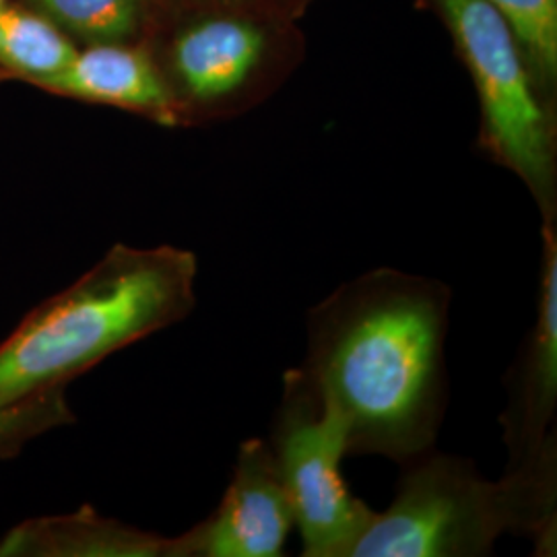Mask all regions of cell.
Segmentation results:
<instances>
[{"label": "cell", "instance_id": "cell-1", "mask_svg": "<svg viewBox=\"0 0 557 557\" xmlns=\"http://www.w3.org/2000/svg\"><path fill=\"white\" fill-rule=\"evenodd\" d=\"M450 292L432 278L376 269L310 312L301 386L343 423L349 455L407 465L432 450L446 405Z\"/></svg>", "mask_w": 557, "mask_h": 557}, {"label": "cell", "instance_id": "cell-2", "mask_svg": "<svg viewBox=\"0 0 557 557\" xmlns=\"http://www.w3.org/2000/svg\"><path fill=\"white\" fill-rule=\"evenodd\" d=\"M197 275L190 250L112 246L0 343V407L66 388L112 354L186 319Z\"/></svg>", "mask_w": 557, "mask_h": 557}, {"label": "cell", "instance_id": "cell-3", "mask_svg": "<svg viewBox=\"0 0 557 557\" xmlns=\"http://www.w3.org/2000/svg\"><path fill=\"white\" fill-rule=\"evenodd\" d=\"M407 467L393 504L374 512L351 557L487 556L506 533L556 554V450L510 465L499 481L432 450Z\"/></svg>", "mask_w": 557, "mask_h": 557}, {"label": "cell", "instance_id": "cell-4", "mask_svg": "<svg viewBox=\"0 0 557 557\" xmlns=\"http://www.w3.org/2000/svg\"><path fill=\"white\" fill-rule=\"evenodd\" d=\"M478 87L483 140L556 220L554 126L508 23L487 0H436Z\"/></svg>", "mask_w": 557, "mask_h": 557}, {"label": "cell", "instance_id": "cell-5", "mask_svg": "<svg viewBox=\"0 0 557 557\" xmlns=\"http://www.w3.org/2000/svg\"><path fill=\"white\" fill-rule=\"evenodd\" d=\"M273 455L294 506L306 557H351L374 510L351 494L341 462L349 455L341 419L312 397L294 372L273 438Z\"/></svg>", "mask_w": 557, "mask_h": 557}, {"label": "cell", "instance_id": "cell-6", "mask_svg": "<svg viewBox=\"0 0 557 557\" xmlns=\"http://www.w3.org/2000/svg\"><path fill=\"white\" fill-rule=\"evenodd\" d=\"M294 529V506L271 444L246 440L220 506L170 539L168 557H278Z\"/></svg>", "mask_w": 557, "mask_h": 557}, {"label": "cell", "instance_id": "cell-7", "mask_svg": "<svg viewBox=\"0 0 557 557\" xmlns=\"http://www.w3.org/2000/svg\"><path fill=\"white\" fill-rule=\"evenodd\" d=\"M543 255L537 319L517 361L512 397L502 416L510 465H520L556 450L549 436L557 405V230L543 221Z\"/></svg>", "mask_w": 557, "mask_h": 557}, {"label": "cell", "instance_id": "cell-8", "mask_svg": "<svg viewBox=\"0 0 557 557\" xmlns=\"http://www.w3.org/2000/svg\"><path fill=\"white\" fill-rule=\"evenodd\" d=\"M40 87L71 96L147 114L165 124L180 120V106L153 62L139 50L120 44H94L77 52L71 64L44 81Z\"/></svg>", "mask_w": 557, "mask_h": 557}, {"label": "cell", "instance_id": "cell-9", "mask_svg": "<svg viewBox=\"0 0 557 557\" xmlns=\"http://www.w3.org/2000/svg\"><path fill=\"white\" fill-rule=\"evenodd\" d=\"M170 537L140 531L83 506L23 520L0 539V557H168Z\"/></svg>", "mask_w": 557, "mask_h": 557}, {"label": "cell", "instance_id": "cell-10", "mask_svg": "<svg viewBox=\"0 0 557 557\" xmlns=\"http://www.w3.org/2000/svg\"><path fill=\"white\" fill-rule=\"evenodd\" d=\"M262 50L264 36L248 21H202L176 40L174 69L188 100L218 103L244 87Z\"/></svg>", "mask_w": 557, "mask_h": 557}, {"label": "cell", "instance_id": "cell-11", "mask_svg": "<svg viewBox=\"0 0 557 557\" xmlns=\"http://www.w3.org/2000/svg\"><path fill=\"white\" fill-rule=\"evenodd\" d=\"M77 50L52 21L0 4V64L41 85L62 73Z\"/></svg>", "mask_w": 557, "mask_h": 557}, {"label": "cell", "instance_id": "cell-12", "mask_svg": "<svg viewBox=\"0 0 557 557\" xmlns=\"http://www.w3.org/2000/svg\"><path fill=\"white\" fill-rule=\"evenodd\" d=\"M46 20L91 44H120L139 27L143 0H34Z\"/></svg>", "mask_w": 557, "mask_h": 557}, {"label": "cell", "instance_id": "cell-13", "mask_svg": "<svg viewBox=\"0 0 557 557\" xmlns=\"http://www.w3.org/2000/svg\"><path fill=\"white\" fill-rule=\"evenodd\" d=\"M512 29L527 66L543 85L557 73V0H487Z\"/></svg>", "mask_w": 557, "mask_h": 557}, {"label": "cell", "instance_id": "cell-14", "mask_svg": "<svg viewBox=\"0 0 557 557\" xmlns=\"http://www.w3.org/2000/svg\"><path fill=\"white\" fill-rule=\"evenodd\" d=\"M69 421H73V411L64 388L0 407V458L15 457L27 442Z\"/></svg>", "mask_w": 557, "mask_h": 557}, {"label": "cell", "instance_id": "cell-15", "mask_svg": "<svg viewBox=\"0 0 557 557\" xmlns=\"http://www.w3.org/2000/svg\"><path fill=\"white\" fill-rule=\"evenodd\" d=\"M0 4H4V0H0Z\"/></svg>", "mask_w": 557, "mask_h": 557}]
</instances>
